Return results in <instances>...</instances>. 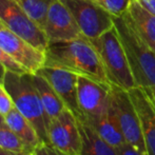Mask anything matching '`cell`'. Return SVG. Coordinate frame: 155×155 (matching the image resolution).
<instances>
[{
	"label": "cell",
	"mask_w": 155,
	"mask_h": 155,
	"mask_svg": "<svg viewBox=\"0 0 155 155\" xmlns=\"http://www.w3.org/2000/svg\"><path fill=\"white\" fill-rule=\"evenodd\" d=\"M5 124V120H4V116H2L1 114H0V127L4 126Z\"/></svg>",
	"instance_id": "30"
},
{
	"label": "cell",
	"mask_w": 155,
	"mask_h": 155,
	"mask_svg": "<svg viewBox=\"0 0 155 155\" xmlns=\"http://www.w3.org/2000/svg\"><path fill=\"white\" fill-rule=\"evenodd\" d=\"M0 63L8 71L16 72V73H25V69L21 67L16 60H14L8 53L3 51L0 48Z\"/></svg>",
	"instance_id": "23"
},
{
	"label": "cell",
	"mask_w": 155,
	"mask_h": 155,
	"mask_svg": "<svg viewBox=\"0 0 155 155\" xmlns=\"http://www.w3.org/2000/svg\"><path fill=\"white\" fill-rule=\"evenodd\" d=\"M0 149L14 153H34L27 143L6 126V124L0 127Z\"/></svg>",
	"instance_id": "20"
},
{
	"label": "cell",
	"mask_w": 155,
	"mask_h": 155,
	"mask_svg": "<svg viewBox=\"0 0 155 155\" xmlns=\"http://www.w3.org/2000/svg\"><path fill=\"white\" fill-rule=\"evenodd\" d=\"M131 0H100L97 2L113 17H120L128 11Z\"/></svg>",
	"instance_id": "21"
},
{
	"label": "cell",
	"mask_w": 155,
	"mask_h": 155,
	"mask_svg": "<svg viewBox=\"0 0 155 155\" xmlns=\"http://www.w3.org/2000/svg\"><path fill=\"white\" fill-rule=\"evenodd\" d=\"M43 32L49 42L72 40L82 36L75 18L61 0H55L50 6Z\"/></svg>",
	"instance_id": "11"
},
{
	"label": "cell",
	"mask_w": 155,
	"mask_h": 155,
	"mask_svg": "<svg viewBox=\"0 0 155 155\" xmlns=\"http://www.w3.org/2000/svg\"><path fill=\"white\" fill-rule=\"evenodd\" d=\"M143 8L155 15V0H137Z\"/></svg>",
	"instance_id": "26"
},
{
	"label": "cell",
	"mask_w": 155,
	"mask_h": 155,
	"mask_svg": "<svg viewBox=\"0 0 155 155\" xmlns=\"http://www.w3.org/2000/svg\"><path fill=\"white\" fill-rule=\"evenodd\" d=\"M128 13L136 31L155 52V15L147 11L137 0H131Z\"/></svg>",
	"instance_id": "15"
},
{
	"label": "cell",
	"mask_w": 155,
	"mask_h": 155,
	"mask_svg": "<svg viewBox=\"0 0 155 155\" xmlns=\"http://www.w3.org/2000/svg\"><path fill=\"white\" fill-rule=\"evenodd\" d=\"M28 16L43 30L50 6L55 0H16Z\"/></svg>",
	"instance_id": "19"
},
{
	"label": "cell",
	"mask_w": 155,
	"mask_h": 155,
	"mask_svg": "<svg viewBox=\"0 0 155 155\" xmlns=\"http://www.w3.org/2000/svg\"><path fill=\"white\" fill-rule=\"evenodd\" d=\"M0 48L29 73H36L45 65V52L35 48L4 25H0Z\"/></svg>",
	"instance_id": "10"
},
{
	"label": "cell",
	"mask_w": 155,
	"mask_h": 155,
	"mask_svg": "<svg viewBox=\"0 0 155 155\" xmlns=\"http://www.w3.org/2000/svg\"><path fill=\"white\" fill-rule=\"evenodd\" d=\"M8 70L3 67V65L0 63V84H3L4 81V77H5V73Z\"/></svg>",
	"instance_id": "28"
},
{
	"label": "cell",
	"mask_w": 155,
	"mask_h": 155,
	"mask_svg": "<svg viewBox=\"0 0 155 155\" xmlns=\"http://www.w3.org/2000/svg\"><path fill=\"white\" fill-rule=\"evenodd\" d=\"M145 90L146 94L149 96V98L152 100V102L155 104V86L154 87H148V88H143Z\"/></svg>",
	"instance_id": "27"
},
{
	"label": "cell",
	"mask_w": 155,
	"mask_h": 155,
	"mask_svg": "<svg viewBox=\"0 0 155 155\" xmlns=\"http://www.w3.org/2000/svg\"><path fill=\"white\" fill-rule=\"evenodd\" d=\"M45 65L60 68L110 84L99 54L92 41L84 35L72 40L50 41L45 50Z\"/></svg>",
	"instance_id": "1"
},
{
	"label": "cell",
	"mask_w": 155,
	"mask_h": 155,
	"mask_svg": "<svg viewBox=\"0 0 155 155\" xmlns=\"http://www.w3.org/2000/svg\"><path fill=\"white\" fill-rule=\"evenodd\" d=\"M0 25H2V22H1V19H0Z\"/></svg>",
	"instance_id": "32"
},
{
	"label": "cell",
	"mask_w": 155,
	"mask_h": 155,
	"mask_svg": "<svg viewBox=\"0 0 155 155\" xmlns=\"http://www.w3.org/2000/svg\"><path fill=\"white\" fill-rule=\"evenodd\" d=\"M140 120L148 155H155V104L140 87L128 91Z\"/></svg>",
	"instance_id": "13"
},
{
	"label": "cell",
	"mask_w": 155,
	"mask_h": 155,
	"mask_svg": "<svg viewBox=\"0 0 155 155\" xmlns=\"http://www.w3.org/2000/svg\"><path fill=\"white\" fill-rule=\"evenodd\" d=\"M111 84L100 82L87 76L78 75L77 99L82 123L99 118L108 111L110 104Z\"/></svg>",
	"instance_id": "6"
},
{
	"label": "cell",
	"mask_w": 155,
	"mask_h": 155,
	"mask_svg": "<svg viewBox=\"0 0 155 155\" xmlns=\"http://www.w3.org/2000/svg\"><path fill=\"white\" fill-rule=\"evenodd\" d=\"M86 124L92 127L102 139H104L107 143H110L114 148L119 147L124 143H126L123 131L119 126V121L111 106V101L108 111L104 115H101L99 118L95 120Z\"/></svg>",
	"instance_id": "14"
},
{
	"label": "cell",
	"mask_w": 155,
	"mask_h": 155,
	"mask_svg": "<svg viewBox=\"0 0 155 155\" xmlns=\"http://www.w3.org/2000/svg\"><path fill=\"white\" fill-rule=\"evenodd\" d=\"M33 154H31V153H14V152L4 151V150L0 149V155H33Z\"/></svg>",
	"instance_id": "29"
},
{
	"label": "cell",
	"mask_w": 155,
	"mask_h": 155,
	"mask_svg": "<svg viewBox=\"0 0 155 155\" xmlns=\"http://www.w3.org/2000/svg\"><path fill=\"white\" fill-rule=\"evenodd\" d=\"M35 155H65L62 152L58 151L57 149L49 143H41L34 152Z\"/></svg>",
	"instance_id": "25"
},
{
	"label": "cell",
	"mask_w": 155,
	"mask_h": 155,
	"mask_svg": "<svg viewBox=\"0 0 155 155\" xmlns=\"http://www.w3.org/2000/svg\"><path fill=\"white\" fill-rule=\"evenodd\" d=\"M0 19L8 29L25 38L35 48L45 52L49 45L47 35L28 16L16 0H0Z\"/></svg>",
	"instance_id": "8"
},
{
	"label": "cell",
	"mask_w": 155,
	"mask_h": 155,
	"mask_svg": "<svg viewBox=\"0 0 155 155\" xmlns=\"http://www.w3.org/2000/svg\"><path fill=\"white\" fill-rule=\"evenodd\" d=\"M114 25L120 37L136 87L155 86V52L136 31L128 11L114 17Z\"/></svg>",
	"instance_id": "2"
},
{
	"label": "cell",
	"mask_w": 155,
	"mask_h": 155,
	"mask_svg": "<svg viewBox=\"0 0 155 155\" xmlns=\"http://www.w3.org/2000/svg\"><path fill=\"white\" fill-rule=\"evenodd\" d=\"M118 155H148V153H143L140 150L135 148L134 146L130 145L129 143H124L119 147L116 148Z\"/></svg>",
	"instance_id": "24"
},
{
	"label": "cell",
	"mask_w": 155,
	"mask_h": 155,
	"mask_svg": "<svg viewBox=\"0 0 155 155\" xmlns=\"http://www.w3.org/2000/svg\"><path fill=\"white\" fill-rule=\"evenodd\" d=\"M33 80H34L36 89L38 91L39 95H40L43 109L45 111V114H47L50 124V123L54 118H56L67 107L64 106L61 98L58 96L56 91L48 82V80L45 77H42L40 74H33Z\"/></svg>",
	"instance_id": "17"
},
{
	"label": "cell",
	"mask_w": 155,
	"mask_h": 155,
	"mask_svg": "<svg viewBox=\"0 0 155 155\" xmlns=\"http://www.w3.org/2000/svg\"><path fill=\"white\" fill-rule=\"evenodd\" d=\"M94 1H96V2H99V1H100V0H94Z\"/></svg>",
	"instance_id": "31"
},
{
	"label": "cell",
	"mask_w": 155,
	"mask_h": 155,
	"mask_svg": "<svg viewBox=\"0 0 155 155\" xmlns=\"http://www.w3.org/2000/svg\"><path fill=\"white\" fill-rule=\"evenodd\" d=\"M81 134L80 155H118L116 148L107 143L88 124L78 120Z\"/></svg>",
	"instance_id": "18"
},
{
	"label": "cell",
	"mask_w": 155,
	"mask_h": 155,
	"mask_svg": "<svg viewBox=\"0 0 155 155\" xmlns=\"http://www.w3.org/2000/svg\"><path fill=\"white\" fill-rule=\"evenodd\" d=\"M33 155H35V154H33Z\"/></svg>",
	"instance_id": "33"
},
{
	"label": "cell",
	"mask_w": 155,
	"mask_h": 155,
	"mask_svg": "<svg viewBox=\"0 0 155 155\" xmlns=\"http://www.w3.org/2000/svg\"><path fill=\"white\" fill-rule=\"evenodd\" d=\"M111 106L114 110L127 143L147 153L140 120L129 92L120 87L111 84Z\"/></svg>",
	"instance_id": "7"
},
{
	"label": "cell",
	"mask_w": 155,
	"mask_h": 155,
	"mask_svg": "<svg viewBox=\"0 0 155 155\" xmlns=\"http://www.w3.org/2000/svg\"><path fill=\"white\" fill-rule=\"evenodd\" d=\"M36 73L40 74L48 80V82L56 91L58 96L61 98L64 106L77 118H79L80 111L77 99L78 74L60 68H53L48 65H43Z\"/></svg>",
	"instance_id": "12"
},
{
	"label": "cell",
	"mask_w": 155,
	"mask_h": 155,
	"mask_svg": "<svg viewBox=\"0 0 155 155\" xmlns=\"http://www.w3.org/2000/svg\"><path fill=\"white\" fill-rule=\"evenodd\" d=\"M49 145L65 155H80L81 134L78 119L68 108L50 123Z\"/></svg>",
	"instance_id": "9"
},
{
	"label": "cell",
	"mask_w": 155,
	"mask_h": 155,
	"mask_svg": "<svg viewBox=\"0 0 155 155\" xmlns=\"http://www.w3.org/2000/svg\"><path fill=\"white\" fill-rule=\"evenodd\" d=\"M91 41L99 54L109 82L127 91L135 88L136 84L115 25Z\"/></svg>",
	"instance_id": "4"
},
{
	"label": "cell",
	"mask_w": 155,
	"mask_h": 155,
	"mask_svg": "<svg viewBox=\"0 0 155 155\" xmlns=\"http://www.w3.org/2000/svg\"><path fill=\"white\" fill-rule=\"evenodd\" d=\"M15 108L14 101L3 84H0V114L6 116Z\"/></svg>",
	"instance_id": "22"
},
{
	"label": "cell",
	"mask_w": 155,
	"mask_h": 155,
	"mask_svg": "<svg viewBox=\"0 0 155 155\" xmlns=\"http://www.w3.org/2000/svg\"><path fill=\"white\" fill-rule=\"evenodd\" d=\"M3 84L14 101L15 108L31 121L42 143H49V119L33 80V74L6 71Z\"/></svg>",
	"instance_id": "3"
},
{
	"label": "cell",
	"mask_w": 155,
	"mask_h": 155,
	"mask_svg": "<svg viewBox=\"0 0 155 155\" xmlns=\"http://www.w3.org/2000/svg\"><path fill=\"white\" fill-rule=\"evenodd\" d=\"M4 120L6 126L13 132L16 133L33 152H35V150L41 143H43L31 121L23 116L16 108H14L6 116H4Z\"/></svg>",
	"instance_id": "16"
},
{
	"label": "cell",
	"mask_w": 155,
	"mask_h": 155,
	"mask_svg": "<svg viewBox=\"0 0 155 155\" xmlns=\"http://www.w3.org/2000/svg\"><path fill=\"white\" fill-rule=\"evenodd\" d=\"M75 18L81 34L96 39L114 27V17L94 0H61Z\"/></svg>",
	"instance_id": "5"
}]
</instances>
